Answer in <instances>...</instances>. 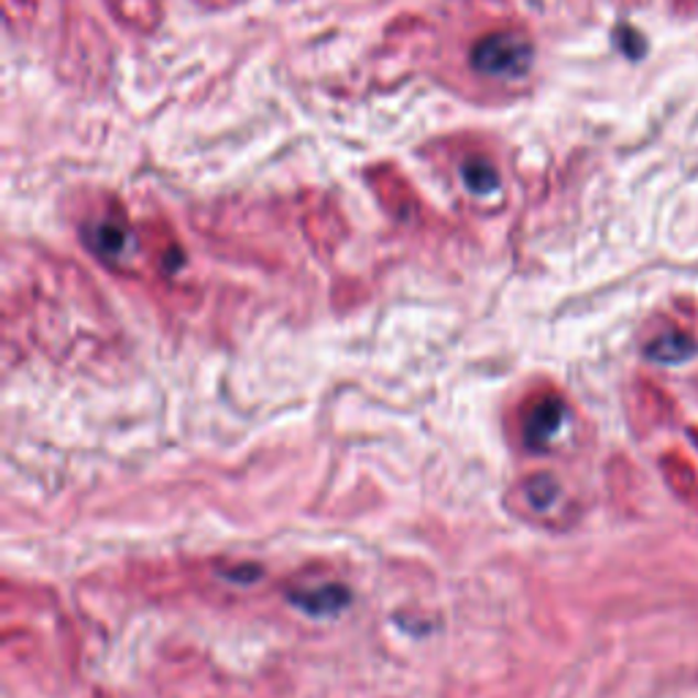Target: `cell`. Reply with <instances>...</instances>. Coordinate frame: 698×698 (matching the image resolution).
Wrapping results in <instances>:
<instances>
[{"mask_svg":"<svg viewBox=\"0 0 698 698\" xmlns=\"http://www.w3.org/2000/svg\"><path fill=\"white\" fill-rule=\"evenodd\" d=\"M535 39L519 22L486 28L467 50V68L483 88L519 90L535 72Z\"/></svg>","mask_w":698,"mask_h":698,"instance_id":"1","label":"cell"},{"mask_svg":"<svg viewBox=\"0 0 698 698\" xmlns=\"http://www.w3.org/2000/svg\"><path fill=\"white\" fill-rule=\"evenodd\" d=\"M448 177L450 186H456V192L478 208L505 203V170L491 151H483V148L454 151L448 162Z\"/></svg>","mask_w":698,"mask_h":698,"instance_id":"2","label":"cell"},{"mask_svg":"<svg viewBox=\"0 0 698 698\" xmlns=\"http://www.w3.org/2000/svg\"><path fill=\"white\" fill-rule=\"evenodd\" d=\"M129 240V227L116 216H101L99 221H90L85 230V243H90V249L101 257L123 254Z\"/></svg>","mask_w":698,"mask_h":698,"instance_id":"3","label":"cell"},{"mask_svg":"<svg viewBox=\"0 0 698 698\" xmlns=\"http://www.w3.org/2000/svg\"><path fill=\"white\" fill-rule=\"evenodd\" d=\"M563 417H565V410L557 399H548V402L537 404V407L530 412V417H526V426H524L526 443L530 445L548 443V439L559 432V426H563Z\"/></svg>","mask_w":698,"mask_h":698,"instance_id":"4","label":"cell"},{"mask_svg":"<svg viewBox=\"0 0 698 698\" xmlns=\"http://www.w3.org/2000/svg\"><path fill=\"white\" fill-rule=\"evenodd\" d=\"M696 352V341L690 339L688 334H679V330H668V334L657 336V339L646 347V355H650L655 363H685V360L694 358Z\"/></svg>","mask_w":698,"mask_h":698,"instance_id":"5","label":"cell"},{"mask_svg":"<svg viewBox=\"0 0 698 698\" xmlns=\"http://www.w3.org/2000/svg\"><path fill=\"white\" fill-rule=\"evenodd\" d=\"M677 3V11H683V14H696L698 11V0H674Z\"/></svg>","mask_w":698,"mask_h":698,"instance_id":"6","label":"cell"}]
</instances>
